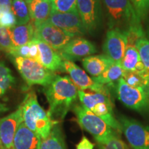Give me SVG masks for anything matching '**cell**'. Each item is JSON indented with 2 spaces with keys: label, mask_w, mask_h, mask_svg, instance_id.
<instances>
[{
  "label": "cell",
  "mask_w": 149,
  "mask_h": 149,
  "mask_svg": "<svg viewBox=\"0 0 149 149\" xmlns=\"http://www.w3.org/2000/svg\"><path fill=\"white\" fill-rule=\"evenodd\" d=\"M44 94L49 104L48 114L53 122L64 120L77 101L78 88L68 76L56 75L49 85L44 87Z\"/></svg>",
  "instance_id": "6da1fadb"
},
{
  "label": "cell",
  "mask_w": 149,
  "mask_h": 149,
  "mask_svg": "<svg viewBox=\"0 0 149 149\" xmlns=\"http://www.w3.org/2000/svg\"><path fill=\"white\" fill-rule=\"evenodd\" d=\"M20 107L25 125L42 139L46 138L57 123L51 120L48 112L40 105L34 91L28 93Z\"/></svg>",
  "instance_id": "7a4b0ae2"
},
{
  "label": "cell",
  "mask_w": 149,
  "mask_h": 149,
  "mask_svg": "<svg viewBox=\"0 0 149 149\" xmlns=\"http://www.w3.org/2000/svg\"><path fill=\"white\" fill-rule=\"evenodd\" d=\"M109 29L125 32L141 27L139 18L130 0H104Z\"/></svg>",
  "instance_id": "3957f363"
},
{
  "label": "cell",
  "mask_w": 149,
  "mask_h": 149,
  "mask_svg": "<svg viewBox=\"0 0 149 149\" xmlns=\"http://www.w3.org/2000/svg\"><path fill=\"white\" fill-rule=\"evenodd\" d=\"M78 97L84 107L102 118L108 125L117 133H122V126L113 112V105L111 97L103 93L86 92L78 89Z\"/></svg>",
  "instance_id": "277c9868"
},
{
  "label": "cell",
  "mask_w": 149,
  "mask_h": 149,
  "mask_svg": "<svg viewBox=\"0 0 149 149\" xmlns=\"http://www.w3.org/2000/svg\"><path fill=\"white\" fill-rule=\"evenodd\" d=\"M72 111L77 117L79 126L90 133L97 144L105 142L117 134V132L108 125L102 118L82 104H74Z\"/></svg>",
  "instance_id": "5b68a950"
},
{
  "label": "cell",
  "mask_w": 149,
  "mask_h": 149,
  "mask_svg": "<svg viewBox=\"0 0 149 149\" xmlns=\"http://www.w3.org/2000/svg\"><path fill=\"white\" fill-rule=\"evenodd\" d=\"M117 97L125 107L141 114L149 115V88H136L122 77L116 85Z\"/></svg>",
  "instance_id": "8992f818"
},
{
  "label": "cell",
  "mask_w": 149,
  "mask_h": 149,
  "mask_svg": "<svg viewBox=\"0 0 149 149\" xmlns=\"http://www.w3.org/2000/svg\"><path fill=\"white\" fill-rule=\"evenodd\" d=\"M15 63L22 77L29 86L40 85L46 87L56 76L54 72L35 59L17 57L15 59Z\"/></svg>",
  "instance_id": "52a82bcc"
},
{
  "label": "cell",
  "mask_w": 149,
  "mask_h": 149,
  "mask_svg": "<svg viewBox=\"0 0 149 149\" xmlns=\"http://www.w3.org/2000/svg\"><path fill=\"white\" fill-rule=\"evenodd\" d=\"M118 121L131 149H149L148 126L125 116H120Z\"/></svg>",
  "instance_id": "ba28073f"
},
{
  "label": "cell",
  "mask_w": 149,
  "mask_h": 149,
  "mask_svg": "<svg viewBox=\"0 0 149 149\" xmlns=\"http://www.w3.org/2000/svg\"><path fill=\"white\" fill-rule=\"evenodd\" d=\"M63 71L68 73L72 82L79 90H91L111 97L109 87L95 81L93 77L91 78L84 70L74 64L73 61L64 59Z\"/></svg>",
  "instance_id": "9c48e42d"
},
{
  "label": "cell",
  "mask_w": 149,
  "mask_h": 149,
  "mask_svg": "<svg viewBox=\"0 0 149 149\" xmlns=\"http://www.w3.org/2000/svg\"><path fill=\"white\" fill-rule=\"evenodd\" d=\"M46 22L73 37L81 36L87 33L77 10L68 13L52 12Z\"/></svg>",
  "instance_id": "30bf717a"
},
{
  "label": "cell",
  "mask_w": 149,
  "mask_h": 149,
  "mask_svg": "<svg viewBox=\"0 0 149 149\" xmlns=\"http://www.w3.org/2000/svg\"><path fill=\"white\" fill-rule=\"evenodd\" d=\"M127 43V32L119 29H109L103 44L104 55L114 62H121Z\"/></svg>",
  "instance_id": "8fae6325"
},
{
  "label": "cell",
  "mask_w": 149,
  "mask_h": 149,
  "mask_svg": "<svg viewBox=\"0 0 149 149\" xmlns=\"http://www.w3.org/2000/svg\"><path fill=\"white\" fill-rule=\"evenodd\" d=\"M34 38L44 41L56 51H61L74 38L59 28L47 22L35 27Z\"/></svg>",
  "instance_id": "7c38bea8"
},
{
  "label": "cell",
  "mask_w": 149,
  "mask_h": 149,
  "mask_svg": "<svg viewBox=\"0 0 149 149\" xmlns=\"http://www.w3.org/2000/svg\"><path fill=\"white\" fill-rule=\"evenodd\" d=\"M77 10L86 32L95 31L101 22L100 0H77Z\"/></svg>",
  "instance_id": "4fadbf2b"
},
{
  "label": "cell",
  "mask_w": 149,
  "mask_h": 149,
  "mask_svg": "<svg viewBox=\"0 0 149 149\" xmlns=\"http://www.w3.org/2000/svg\"><path fill=\"white\" fill-rule=\"evenodd\" d=\"M22 122L23 117L21 107L0 120V149L14 148L15 135L18 126Z\"/></svg>",
  "instance_id": "5bb4252c"
},
{
  "label": "cell",
  "mask_w": 149,
  "mask_h": 149,
  "mask_svg": "<svg viewBox=\"0 0 149 149\" xmlns=\"http://www.w3.org/2000/svg\"><path fill=\"white\" fill-rule=\"evenodd\" d=\"M97 51L95 46L90 41L76 37L72 38L59 53L63 59L73 61L92 55Z\"/></svg>",
  "instance_id": "9a60e30c"
},
{
  "label": "cell",
  "mask_w": 149,
  "mask_h": 149,
  "mask_svg": "<svg viewBox=\"0 0 149 149\" xmlns=\"http://www.w3.org/2000/svg\"><path fill=\"white\" fill-rule=\"evenodd\" d=\"M40 51V63L49 70H63V59L59 52L44 41L34 38Z\"/></svg>",
  "instance_id": "2e32d148"
},
{
  "label": "cell",
  "mask_w": 149,
  "mask_h": 149,
  "mask_svg": "<svg viewBox=\"0 0 149 149\" xmlns=\"http://www.w3.org/2000/svg\"><path fill=\"white\" fill-rule=\"evenodd\" d=\"M42 138L30 130L22 122L18 126L14 137L15 149H40Z\"/></svg>",
  "instance_id": "e0dca14e"
},
{
  "label": "cell",
  "mask_w": 149,
  "mask_h": 149,
  "mask_svg": "<svg viewBox=\"0 0 149 149\" xmlns=\"http://www.w3.org/2000/svg\"><path fill=\"white\" fill-rule=\"evenodd\" d=\"M28 6L31 19L35 27L47 21L51 14V0H32Z\"/></svg>",
  "instance_id": "ac0fdd59"
},
{
  "label": "cell",
  "mask_w": 149,
  "mask_h": 149,
  "mask_svg": "<svg viewBox=\"0 0 149 149\" xmlns=\"http://www.w3.org/2000/svg\"><path fill=\"white\" fill-rule=\"evenodd\" d=\"M114 62L105 55H90L82 59L84 69L93 77H97L102 74Z\"/></svg>",
  "instance_id": "d6986e66"
},
{
  "label": "cell",
  "mask_w": 149,
  "mask_h": 149,
  "mask_svg": "<svg viewBox=\"0 0 149 149\" xmlns=\"http://www.w3.org/2000/svg\"><path fill=\"white\" fill-rule=\"evenodd\" d=\"M8 30L15 47L25 45L35 37V26L32 22L24 25L15 26Z\"/></svg>",
  "instance_id": "ffe728a7"
},
{
  "label": "cell",
  "mask_w": 149,
  "mask_h": 149,
  "mask_svg": "<svg viewBox=\"0 0 149 149\" xmlns=\"http://www.w3.org/2000/svg\"><path fill=\"white\" fill-rule=\"evenodd\" d=\"M124 72V70L121 62H113L103 73L97 77H93V79L97 83L107 86L109 88L122 77Z\"/></svg>",
  "instance_id": "44dd1931"
},
{
  "label": "cell",
  "mask_w": 149,
  "mask_h": 149,
  "mask_svg": "<svg viewBox=\"0 0 149 149\" xmlns=\"http://www.w3.org/2000/svg\"><path fill=\"white\" fill-rule=\"evenodd\" d=\"M40 149H67L64 135L58 124L53 126L46 138L42 139Z\"/></svg>",
  "instance_id": "7402d4cb"
},
{
  "label": "cell",
  "mask_w": 149,
  "mask_h": 149,
  "mask_svg": "<svg viewBox=\"0 0 149 149\" xmlns=\"http://www.w3.org/2000/svg\"><path fill=\"white\" fill-rule=\"evenodd\" d=\"M11 10L15 17L17 26L24 25L30 22L29 6L24 0H13Z\"/></svg>",
  "instance_id": "603a6c76"
},
{
  "label": "cell",
  "mask_w": 149,
  "mask_h": 149,
  "mask_svg": "<svg viewBox=\"0 0 149 149\" xmlns=\"http://www.w3.org/2000/svg\"><path fill=\"white\" fill-rule=\"evenodd\" d=\"M136 46L138 50L141 62L149 73V40L143 35L137 40Z\"/></svg>",
  "instance_id": "cb8c5ba5"
},
{
  "label": "cell",
  "mask_w": 149,
  "mask_h": 149,
  "mask_svg": "<svg viewBox=\"0 0 149 149\" xmlns=\"http://www.w3.org/2000/svg\"><path fill=\"white\" fill-rule=\"evenodd\" d=\"M122 78L128 85L136 88H149V82L140 74L124 70Z\"/></svg>",
  "instance_id": "d4e9b609"
},
{
  "label": "cell",
  "mask_w": 149,
  "mask_h": 149,
  "mask_svg": "<svg viewBox=\"0 0 149 149\" xmlns=\"http://www.w3.org/2000/svg\"><path fill=\"white\" fill-rule=\"evenodd\" d=\"M15 82L14 76L8 67L2 62L0 63V88L4 93Z\"/></svg>",
  "instance_id": "484cf974"
},
{
  "label": "cell",
  "mask_w": 149,
  "mask_h": 149,
  "mask_svg": "<svg viewBox=\"0 0 149 149\" xmlns=\"http://www.w3.org/2000/svg\"><path fill=\"white\" fill-rule=\"evenodd\" d=\"M51 1L52 12L68 13L77 10V0H51Z\"/></svg>",
  "instance_id": "4316f807"
},
{
  "label": "cell",
  "mask_w": 149,
  "mask_h": 149,
  "mask_svg": "<svg viewBox=\"0 0 149 149\" xmlns=\"http://www.w3.org/2000/svg\"><path fill=\"white\" fill-rule=\"evenodd\" d=\"M98 149H130V148L117 134L105 142L98 144Z\"/></svg>",
  "instance_id": "83f0119b"
},
{
  "label": "cell",
  "mask_w": 149,
  "mask_h": 149,
  "mask_svg": "<svg viewBox=\"0 0 149 149\" xmlns=\"http://www.w3.org/2000/svg\"><path fill=\"white\" fill-rule=\"evenodd\" d=\"M14 47L8 29L0 26V48L9 53Z\"/></svg>",
  "instance_id": "f1b7e54d"
},
{
  "label": "cell",
  "mask_w": 149,
  "mask_h": 149,
  "mask_svg": "<svg viewBox=\"0 0 149 149\" xmlns=\"http://www.w3.org/2000/svg\"><path fill=\"white\" fill-rule=\"evenodd\" d=\"M141 19L149 13V0H130Z\"/></svg>",
  "instance_id": "f546056e"
},
{
  "label": "cell",
  "mask_w": 149,
  "mask_h": 149,
  "mask_svg": "<svg viewBox=\"0 0 149 149\" xmlns=\"http://www.w3.org/2000/svg\"><path fill=\"white\" fill-rule=\"evenodd\" d=\"M16 24V19L12 11L1 13L0 15V26L10 29Z\"/></svg>",
  "instance_id": "4dcf8cb0"
},
{
  "label": "cell",
  "mask_w": 149,
  "mask_h": 149,
  "mask_svg": "<svg viewBox=\"0 0 149 149\" xmlns=\"http://www.w3.org/2000/svg\"><path fill=\"white\" fill-rule=\"evenodd\" d=\"M29 52L30 46L29 44H25V45L18 46V47H14L9 54L15 57H22L25 58H29Z\"/></svg>",
  "instance_id": "1f68e13d"
},
{
  "label": "cell",
  "mask_w": 149,
  "mask_h": 149,
  "mask_svg": "<svg viewBox=\"0 0 149 149\" xmlns=\"http://www.w3.org/2000/svg\"><path fill=\"white\" fill-rule=\"evenodd\" d=\"M30 46L29 58L35 59V61L40 62V51H39L38 46L35 39L29 42Z\"/></svg>",
  "instance_id": "d6a6232c"
},
{
  "label": "cell",
  "mask_w": 149,
  "mask_h": 149,
  "mask_svg": "<svg viewBox=\"0 0 149 149\" xmlns=\"http://www.w3.org/2000/svg\"><path fill=\"white\" fill-rule=\"evenodd\" d=\"M94 144H93L86 136H83L76 146V149H94Z\"/></svg>",
  "instance_id": "836d02e7"
},
{
  "label": "cell",
  "mask_w": 149,
  "mask_h": 149,
  "mask_svg": "<svg viewBox=\"0 0 149 149\" xmlns=\"http://www.w3.org/2000/svg\"><path fill=\"white\" fill-rule=\"evenodd\" d=\"M13 0H0V11L1 13H7L12 11Z\"/></svg>",
  "instance_id": "e575fe53"
},
{
  "label": "cell",
  "mask_w": 149,
  "mask_h": 149,
  "mask_svg": "<svg viewBox=\"0 0 149 149\" xmlns=\"http://www.w3.org/2000/svg\"><path fill=\"white\" fill-rule=\"evenodd\" d=\"M8 109L6 107V106L5 104L0 103V113L7 111H8Z\"/></svg>",
  "instance_id": "d590c367"
},
{
  "label": "cell",
  "mask_w": 149,
  "mask_h": 149,
  "mask_svg": "<svg viewBox=\"0 0 149 149\" xmlns=\"http://www.w3.org/2000/svg\"><path fill=\"white\" fill-rule=\"evenodd\" d=\"M24 1H25L26 2V3H28V4H29V3L30 2H31V1H32V0H24Z\"/></svg>",
  "instance_id": "8d00e7d4"
},
{
  "label": "cell",
  "mask_w": 149,
  "mask_h": 149,
  "mask_svg": "<svg viewBox=\"0 0 149 149\" xmlns=\"http://www.w3.org/2000/svg\"><path fill=\"white\" fill-rule=\"evenodd\" d=\"M3 91H2V90H1V88H0V95H3Z\"/></svg>",
  "instance_id": "74e56055"
},
{
  "label": "cell",
  "mask_w": 149,
  "mask_h": 149,
  "mask_svg": "<svg viewBox=\"0 0 149 149\" xmlns=\"http://www.w3.org/2000/svg\"><path fill=\"white\" fill-rule=\"evenodd\" d=\"M1 11H0V15H1Z\"/></svg>",
  "instance_id": "f35d334b"
},
{
  "label": "cell",
  "mask_w": 149,
  "mask_h": 149,
  "mask_svg": "<svg viewBox=\"0 0 149 149\" xmlns=\"http://www.w3.org/2000/svg\"><path fill=\"white\" fill-rule=\"evenodd\" d=\"M13 149H15V148H13Z\"/></svg>",
  "instance_id": "ab89813d"
}]
</instances>
